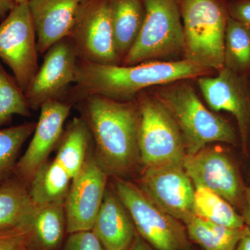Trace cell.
Segmentation results:
<instances>
[{"mask_svg":"<svg viewBox=\"0 0 250 250\" xmlns=\"http://www.w3.org/2000/svg\"><path fill=\"white\" fill-rule=\"evenodd\" d=\"M80 103L82 118L91 131L97 162L116 178L134 170L140 160L141 112L136 99L119 101L101 95L84 97Z\"/></svg>","mask_w":250,"mask_h":250,"instance_id":"6da1fadb","label":"cell"},{"mask_svg":"<svg viewBox=\"0 0 250 250\" xmlns=\"http://www.w3.org/2000/svg\"><path fill=\"white\" fill-rule=\"evenodd\" d=\"M209 71L186 59L169 62L150 61L131 65H101L79 61L76 82L65 97L68 95L67 103L70 104L91 95L130 101L153 85L205 76Z\"/></svg>","mask_w":250,"mask_h":250,"instance_id":"7a4b0ae2","label":"cell"},{"mask_svg":"<svg viewBox=\"0 0 250 250\" xmlns=\"http://www.w3.org/2000/svg\"><path fill=\"white\" fill-rule=\"evenodd\" d=\"M156 98L173 118L183 137L187 155L218 142L236 146L238 136L223 118L208 109L196 92L184 80L163 87Z\"/></svg>","mask_w":250,"mask_h":250,"instance_id":"3957f363","label":"cell"},{"mask_svg":"<svg viewBox=\"0 0 250 250\" xmlns=\"http://www.w3.org/2000/svg\"><path fill=\"white\" fill-rule=\"evenodd\" d=\"M186 60L209 70L225 67V36L229 15L220 0H182Z\"/></svg>","mask_w":250,"mask_h":250,"instance_id":"277c9868","label":"cell"},{"mask_svg":"<svg viewBox=\"0 0 250 250\" xmlns=\"http://www.w3.org/2000/svg\"><path fill=\"white\" fill-rule=\"evenodd\" d=\"M114 186L136 232L149 246L155 250H190L183 223L161 209L135 184L116 178Z\"/></svg>","mask_w":250,"mask_h":250,"instance_id":"5b68a950","label":"cell"},{"mask_svg":"<svg viewBox=\"0 0 250 250\" xmlns=\"http://www.w3.org/2000/svg\"><path fill=\"white\" fill-rule=\"evenodd\" d=\"M143 1L142 27L121 65L164 59L183 50V24L177 0Z\"/></svg>","mask_w":250,"mask_h":250,"instance_id":"8992f818","label":"cell"},{"mask_svg":"<svg viewBox=\"0 0 250 250\" xmlns=\"http://www.w3.org/2000/svg\"><path fill=\"white\" fill-rule=\"evenodd\" d=\"M135 99L141 112L140 160L145 168L183 164L185 144L170 113L155 96L142 91Z\"/></svg>","mask_w":250,"mask_h":250,"instance_id":"52a82bcc","label":"cell"},{"mask_svg":"<svg viewBox=\"0 0 250 250\" xmlns=\"http://www.w3.org/2000/svg\"><path fill=\"white\" fill-rule=\"evenodd\" d=\"M69 37L80 62L121 65L113 35L111 0H83Z\"/></svg>","mask_w":250,"mask_h":250,"instance_id":"ba28073f","label":"cell"},{"mask_svg":"<svg viewBox=\"0 0 250 250\" xmlns=\"http://www.w3.org/2000/svg\"><path fill=\"white\" fill-rule=\"evenodd\" d=\"M37 38L29 5L16 4L0 22V61L25 93L39 70Z\"/></svg>","mask_w":250,"mask_h":250,"instance_id":"9c48e42d","label":"cell"},{"mask_svg":"<svg viewBox=\"0 0 250 250\" xmlns=\"http://www.w3.org/2000/svg\"><path fill=\"white\" fill-rule=\"evenodd\" d=\"M44 55L42 65L24 93L33 110L40 109L49 102L63 100L77 80L79 59L70 37L54 44Z\"/></svg>","mask_w":250,"mask_h":250,"instance_id":"30bf717a","label":"cell"},{"mask_svg":"<svg viewBox=\"0 0 250 250\" xmlns=\"http://www.w3.org/2000/svg\"><path fill=\"white\" fill-rule=\"evenodd\" d=\"M183 167L195 188L208 189L234 208L242 209L246 188L239 171L227 153L218 148L205 147L186 156Z\"/></svg>","mask_w":250,"mask_h":250,"instance_id":"8fae6325","label":"cell"},{"mask_svg":"<svg viewBox=\"0 0 250 250\" xmlns=\"http://www.w3.org/2000/svg\"><path fill=\"white\" fill-rule=\"evenodd\" d=\"M141 189L161 209L186 225L195 215V188L183 164L146 167Z\"/></svg>","mask_w":250,"mask_h":250,"instance_id":"7c38bea8","label":"cell"},{"mask_svg":"<svg viewBox=\"0 0 250 250\" xmlns=\"http://www.w3.org/2000/svg\"><path fill=\"white\" fill-rule=\"evenodd\" d=\"M247 76L224 67L215 77L202 76L198 85L207 104L215 111L231 113L238 124L243 152L250 136V85Z\"/></svg>","mask_w":250,"mask_h":250,"instance_id":"4fadbf2b","label":"cell"},{"mask_svg":"<svg viewBox=\"0 0 250 250\" xmlns=\"http://www.w3.org/2000/svg\"><path fill=\"white\" fill-rule=\"evenodd\" d=\"M107 177L95 156H87L80 174L72 181L64 203L67 232L93 229L106 192Z\"/></svg>","mask_w":250,"mask_h":250,"instance_id":"5bb4252c","label":"cell"},{"mask_svg":"<svg viewBox=\"0 0 250 250\" xmlns=\"http://www.w3.org/2000/svg\"><path fill=\"white\" fill-rule=\"evenodd\" d=\"M72 104L65 100L49 102L40 108L39 120L27 150L14 169V175L29 186L37 170L47 160L49 153L60 141Z\"/></svg>","mask_w":250,"mask_h":250,"instance_id":"9a60e30c","label":"cell"},{"mask_svg":"<svg viewBox=\"0 0 250 250\" xmlns=\"http://www.w3.org/2000/svg\"><path fill=\"white\" fill-rule=\"evenodd\" d=\"M83 0H30L29 11L37 38L39 54L69 37Z\"/></svg>","mask_w":250,"mask_h":250,"instance_id":"2e32d148","label":"cell"},{"mask_svg":"<svg viewBox=\"0 0 250 250\" xmlns=\"http://www.w3.org/2000/svg\"><path fill=\"white\" fill-rule=\"evenodd\" d=\"M92 231L105 250L129 249L137 232L116 192L106 188Z\"/></svg>","mask_w":250,"mask_h":250,"instance_id":"e0dca14e","label":"cell"},{"mask_svg":"<svg viewBox=\"0 0 250 250\" xmlns=\"http://www.w3.org/2000/svg\"><path fill=\"white\" fill-rule=\"evenodd\" d=\"M23 226L30 233L34 250H57L66 229L64 204L34 205Z\"/></svg>","mask_w":250,"mask_h":250,"instance_id":"ac0fdd59","label":"cell"},{"mask_svg":"<svg viewBox=\"0 0 250 250\" xmlns=\"http://www.w3.org/2000/svg\"><path fill=\"white\" fill-rule=\"evenodd\" d=\"M111 11L116 50L123 62L142 27L144 4L143 0H111Z\"/></svg>","mask_w":250,"mask_h":250,"instance_id":"d6986e66","label":"cell"},{"mask_svg":"<svg viewBox=\"0 0 250 250\" xmlns=\"http://www.w3.org/2000/svg\"><path fill=\"white\" fill-rule=\"evenodd\" d=\"M61 139L58 152L54 159L73 181L84 165L93 136L84 119L75 118L67 125Z\"/></svg>","mask_w":250,"mask_h":250,"instance_id":"ffe728a7","label":"cell"},{"mask_svg":"<svg viewBox=\"0 0 250 250\" xmlns=\"http://www.w3.org/2000/svg\"><path fill=\"white\" fill-rule=\"evenodd\" d=\"M71 177L55 159L45 162L29 184L31 200L36 206L64 204Z\"/></svg>","mask_w":250,"mask_h":250,"instance_id":"44dd1931","label":"cell"},{"mask_svg":"<svg viewBox=\"0 0 250 250\" xmlns=\"http://www.w3.org/2000/svg\"><path fill=\"white\" fill-rule=\"evenodd\" d=\"M34 203L26 184L16 176L0 184V230L23 226Z\"/></svg>","mask_w":250,"mask_h":250,"instance_id":"7402d4cb","label":"cell"},{"mask_svg":"<svg viewBox=\"0 0 250 250\" xmlns=\"http://www.w3.org/2000/svg\"><path fill=\"white\" fill-rule=\"evenodd\" d=\"M189 240L204 250H234L246 231L226 228L194 215L185 225Z\"/></svg>","mask_w":250,"mask_h":250,"instance_id":"603a6c76","label":"cell"},{"mask_svg":"<svg viewBox=\"0 0 250 250\" xmlns=\"http://www.w3.org/2000/svg\"><path fill=\"white\" fill-rule=\"evenodd\" d=\"M194 214L207 221L229 228L246 226L243 216L229 202L208 189L195 188Z\"/></svg>","mask_w":250,"mask_h":250,"instance_id":"cb8c5ba5","label":"cell"},{"mask_svg":"<svg viewBox=\"0 0 250 250\" xmlns=\"http://www.w3.org/2000/svg\"><path fill=\"white\" fill-rule=\"evenodd\" d=\"M225 67L247 75L250 74V29L229 18L225 36Z\"/></svg>","mask_w":250,"mask_h":250,"instance_id":"d4e9b609","label":"cell"},{"mask_svg":"<svg viewBox=\"0 0 250 250\" xmlns=\"http://www.w3.org/2000/svg\"><path fill=\"white\" fill-rule=\"evenodd\" d=\"M36 123L0 129V184L14 172L22 145L34 133Z\"/></svg>","mask_w":250,"mask_h":250,"instance_id":"484cf974","label":"cell"},{"mask_svg":"<svg viewBox=\"0 0 250 250\" xmlns=\"http://www.w3.org/2000/svg\"><path fill=\"white\" fill-rule=\"evenodd\" d=\"M31 110L25 94L0 61V127L7 124L14 115L29 117Z\"/></svg>","mask_w":250,"mask_h":250,"instance_id":"4316f807","label":"cell"},{"mask_svg":"<svg viewBox=\"0 0 250 250\" xmlns=\"http://www.w3.org/2000/svg\"><path fill=\"white\" fill-rule=\"evenodd\" d=\"M0 250H34L27 227L0 230Z\"/></svg>","mask_w":250,"mask_h":250,"instance_id":"83f0119b","label":"cell"},{"mask_svg":"<svg viewBox=\"0 0 250 250\" xmlns=\"http://www.w3.org/2000/svg\"><path fill=\"white\" fill-rule=\"evenodd\" d=\"M62 250H105L93 231L70 233Z\"/></svg>","mask_w":250,"mask_h":250,"instance_id":"f1b7e54d","label":"cell"},{"mask_svg":"<svg viewBox=\"0 0 250 250\" xmlns=\"http://www.w3.org/2000/svg\"><path fill=\"white\" fill-rule=\"evenodd\" d=\"M229 15L250 29V0H236L229 5Z\"/></svg>","mask_w":250,"mask_h":250,"instance_id":"f546056e","label":"cell"},{"mask_svg":"<svg viewBox=\"0 0 250 250\" xmlns=\"http://www.w3.org/2000/svg\"><path fill=\"white\" fill-rule=\"evenodd\" d=\"M241 215L247 226L250 228V187L245 190Z\"/></svg>","mask_w":250,"mask_h":250,"instance_id":"4dcf8cb0","label":"cell"},{"mask_svg":"<svg viewBox=\"0 0 250 250\" xmlns=\"http://www.w3.org/2000/svg\"><path fill=\"white\" fill-rule=\"evenodd\" d=\"M128 250H155L152 246H149V244L143 239L138 233H136L135 236L134 241L130 246Z\"/></svg>","mask_w":250,"mask_h":250,"instance_id":"1f68e13d","label":"cell"},{"mask_svg":"<svg viewBox=\"0 0 250 250\" xmlns=\"http://www.w3.org/2000/svg\"><path fill=\"white\" fill-rule=\"evenodd\" d=\"M16 6L13 0H0V21H2Z\"/></svg>","mask_w":250,"mask_h":250,"instance_id":"d6a6232c","label":"cell"},{"mask_svg":"<svg viewBox=\"0 0 250 250\" xmlns=\"http://www.w3.org/2000/svg\"><path fill=\"white\" fill-rule=\"evenodd\" d=\"M234 250H250V228L247 226L246 231L237 243Z\"/></svg>","mask_w":250,"mask_h":250,"instance_id":"836d02e7","label":"cell"},{"mask_svg":"<svg viewBox=\"0 0 250 250\" xmlns=\"http://www.w3.org/2000/svg\"><path fill=\"white\" fill-rule=\"evenodd\" d=\"M16 4H22V3L29 2L30 0H13Z\"/></svg>","mask_w":250,"mask_h":250,"instance_id":"e575fe53","label":"cell"}]
</instances>
